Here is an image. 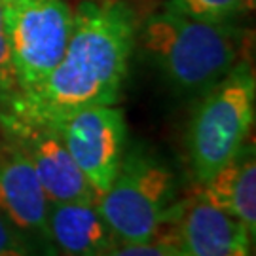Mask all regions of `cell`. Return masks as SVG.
<instances>
[{"label": "cell", "mask_w": 256, "mask_h": 256, "mask_svg": "<svg viewBox=\"0 0 256 256\" xmlns=\"http://www.w3.org/2000/svg\"><path fill=\"white\" fill-rule=\"evenodd\" d=\"M135 44L133 12L118 0L82 2L64 55L42 82L18 92L0 110L54 126L76 110L116 104Z\"/></svg>", "instance_id": "1"}, {"label": "cell", "mask_w": 256, "mask_h": 256, "mask_svg": "<svg viewBox=\"0 0 256 256\" xmlns=\"http://www.w3.org/2000/svg\"><path fill=\"white\" fill-rule=\"evenodd\" d=\"M252 6V0H169L167 8L207 21H232Z\"/></svg>", "instance_id": "12"}, {"label": "cell", "mask_w": 256, "mask_h": 256, "mask_svg": "<svg viewBox=\"0 0 256 256\" xmlns=\"http://www.w3.org/2000/svg\"><path fill=\"white\" fill-rule=\"evenodd\" d=\"M142 44L176 92L196 95L238 64L241 32L232 21L198 19L165 6L146 19Z\"/></svg>", "instance_id": "2"}, {"label": "cell", "mask_w": 256, "mask_h": 256, "mask_svg": "<svg viewBox=\"0 0 256 256\" xmlns=\"http://www.w3.org/2000/svg\"><path fill=\"white\" fill-rule=\"evenodd\" d=\"M18 92L34 88L64 55L74 12L64 0H2Z\"/></svg>", "instance_id": "5"}, {"label": "cell", "mask_w": 256, "mask_h": 256, "mask_svg": "<svg viewBox=\"0 0 256 256\" xmlns=\"http://www.w3.org/2000/svg\"><path fill=\"white\" fill-rule=\"evenodd\" d=\"M198 192L214 207L245 224L256 238V158L254 144H245L230 162L220 167Z\"/></svg>", "instance_id": "11"}, {"label": "cell", "mask_w": 256, "mask_h": 256, "mask_svg": "<svg viewBox=\"0 0 256 256\" xmlns=\"http://www.w3.org/2000/svg\"><path fill=\"white\" fill-rule=\"evenodd\" d=\"M52 128L63 138L74 164L97 198L108 190L128 150V126L122 108L97 104L76 110Z\"/></svg>", "instance_id": "6"}, {"label": "cell", "mask_w": 256, "mask_h": 256, "mask_svg": "<svg viewBox=\"0 0 256 256\" xmlns=\"http://www.w3.org/2000/svg\"><path fill=\"white\" fill-rule=\"evenodd\" d=\"M18 93V80L16 70L12 63V52H10L8 34H6V23H4V10L0 0V108Z\"/></svg>", "instance_id": "13"}, {"label": "cell", "mask_w": 256, "mask_h": 256, "mask_svg": "<svg viewBox=\"0 0 256 256\" xmlns=\"http://www.w3.org/2000/svg\"><path fill=\"white\" fill-rule=\"evenodd\" d=\"M254 110L256 80L247 63H238L203 93L188 128V156L198 186L247 144Z\"/></svg>", "instance_id": "4"}, {"label": "cell", "mask_w": 256, "mask_h": 256, "mask_svg": "<svg viewBox=\"0 0 256 256\" xmlns=\"http://www.w3.org/2000/svg\"><path fill=\"white\" fill-rule=\"evenodd\" d=\"M162 238L173 241L182 256H254V238L245 224L200 192L180 200L178 214Z\"/></svg>", "instance_id": "9"}, {"label": "cell", "mask_w": 256, "mask_h": 256, "mask_svg": "<svg viewBox=\"0 0 256 256\" xmlns=\"http://www.w3.org/2000/svg\"><path fill=\"white\" fill-rule=\"evenodd\" d=\"M0 131L28 158L48 202L97 203V194L74 164L55 128L25 122L0 110Z\"/></svg>", "instance_id": "7"}, {"label": "cell", "mask_w": 256, "mask_h": 256, "mask_svg": "<svg viewBox=\"0 0 256 256\" xmlns=\"http://www.w3.org/2000/svg\"><path fill=\"white\" fill-rule=\"evenodd\" d=\"M97 207L120 243H144L165 236L178 214L176 176L162 156L137 144L126 150L122 165Z\"/></svg>", "instance_id": "3"}, {"label": "cell", "mask_w": 256, "mask_h": 256, "mask_svg": "<svg viewBox=\"0 0 256 256\" xmlns=\"http://www.w3.org/2000/svg\"><path fill=\"white\" fill-rule=\"evenodd\" d=\"M48 205L28 158L0 131V210L28 239L36 256H59L48 228Z\"/></svg>", "instance_id": "8"}, {"label": "cell", "mask_w": 256, "mask_h": 256, "mask_svg": "<svg viewBox=\"0 0 256 256\" xmlns=\"http://www.w3.org/2000/svg\"><path fill=\"white\" fill-rule=\"evenodd\" d=\"M102 256H182L173 241L158 238L144 243H120Z\"/></svg>", "instance_id": "14"}, {"label": "cell", "mask_w": 256, "mask_h": 256, "mask_svg": "<svg viewBox=\"0 0 256 256\" xmlns=\"http://www.w3.org/2000/svg\"><path fill=\"white\" fill-rule=\"evenodd\" d=\"M0 256H36L28 239L0 210Z\"/></svg>", "instance_id": "15"}, {"label": "cell", "mask_w": 256, "mask_h": 256, "mask_svg": "<svg viewBox=\"0 0 256 256\" xmlns=\"http://www.w3.org/2000/svg\"><path fill=\"white\" fill-rule=\"evenodd\" d=\"M48 228L57 254L63 256H102L120 245L92 202H50Z\"/></svg>", "instance_id": "10"}]
</instances>
